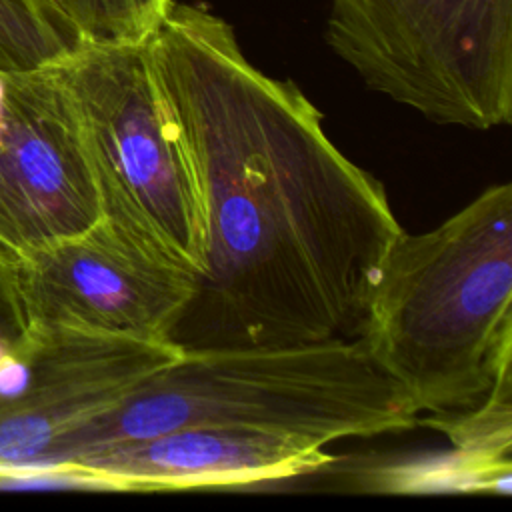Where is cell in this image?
Here are the masks:
<instances>
[{
    "mask_svg": "<svg viewBox=\"0 0 512 512\" xmlns=\"http://www.w3.org/2000/svg\"><path fill=\"white\" fill-rule=\"evenodd\" d=\"M326 40L370 90L436 124L512 120V0H332Z\"/></svg>",
    "mask_w": 512,
    "mask_h": 512,
    "instance_id": "obj_5",
    "label": "cell"
},
{
    "mask_svg": "<svg viewBox=\"0 0 512 512\" xmlns=\"http://www.w3.org/2000/svg\"><path fill=\"white\" fill-rule=\"evenodd\" d=\"M358 340L418 414L480 402L512 366V186L494 184L380 266Z\"/></svg>",
    "mask_w": 512,
    "mask_h": 512,
    "instance_id": "obj_3",
    "label": "cell"
},
{
    "mask_svg": "<svg viewBox=\"0 0 512 512\" xmlns=\"http://www.w3.org/2000/svg\"><path fill=\"white\" fill-rule=\"evenodd\" d=\"M336 460L324 446L300 438L184 426L86 450L54 478L112 490L244 486L312 474Z\"/></svg>",
    "mask_w": 512,
    "mask_h": 512,
    "instance_id": "obj_9",
    "label": "cell"
},
{
    "mask_svg": "<svg viewBox=\"0 0 512 512\" xmlns=\"http://www.w3.org/2000/svg\"><path fill=\"white\" fill-rule=\"evenodd\" d=\"M74 48L144 42L170 0H32Z\"/></svg>",
    "mask_w": 512,
    "mask_h": 512,
    "instance_id": "obj_10",
    "label": "cell"
},
{
    "mask_svg": "<svg viewBox=\"0 0 512 512\" xmlns=\"http://www.w3.org/2000/svg\"><path fill=\"white\" fill-rule=\"evenodd\" d=\"M180 354L170 342L28 328L0 360V486L34 472L64 434Z\"/></svg>",
    "mask_w": 512,
    "mask_h": 512,
    "instance_id": "obj_7",
    "label": "cell"
},
{
    "mask_svg": "<svg viewBox=\"0 0 512 512\" xmlns=\"http://www.w3.org/2000/svg\"><path fill=\"white\" fill-rule=\"evenodd\" d=\"M418 426L446 434L452 450L472 460L512 464V366L500 372L480 402L462 410L418 416Z\"/></svg>",
    "mask_w": 512,
    "mask_h": 512,
    "instance_id": "obj_11",
    "label": "cell"
},
{
    "mask_svg": "<svg viewBox=\"0 0 512 512\" xmlns=\"http://www.w3.org/2000/svg\"><path fill=\"white\" fill-rule=\"evenodd\" d=\"M28 328L170 342L198 276L100 218L12 262Z\"/></svg>",
    "mask_w": 512,
    "mask_h": 512,
    "instance_id": "obj_6",
    "label": "cell"
},
{
    "mask_svg": "<svg viewBox=\"0 0 512 512\" xmlns=\"http://www.w3.org/2000/svg\"><path fill=\"white\" fill-rule=\"evenodd\" d=\"M404 388L358 338L188 350L116 404L64 434L28 478H54L74 456L120 440L184 426L290 436L326 446L340 438L396 434L418 426Z\"/></svg>",
    "mask_w": 512,
    "mask_h": 512,
    "instance_id": "obj_2",
    "label": "cell"
},
{
    "mask_svg": "<svg viewBox=\"0 0 512 512\" xmlns=\"http://www.w3.org/2000/svg\"><path fill=\"white\" fill-rule=\"evenodd\" d=\"M26 332L28 324L16 288L14 266L0 256V360L24 340Z\"/></svg>",
    "mask_w": 512,
    "mask_h": 512,
    "instance_id": "obj_13",
    "label": "cell"
},
{
    "mask_svg": "<svg viewBox=\"0 0 512 512\" xmlns=\"http://www.w3.org/2000/svg\"><path fill=\"white\" fill-rule=\"evenodd\" d=\"M50 66L72 100L102 218L200 278V198L146 44H84Z\"/></svg>",
    "mask_w": 512,
    "mask_h": 512,
    "instance_id": "obj_4",
    "label": "cell"
},
{
    "mask_svg": "<svg viewBox=\"0 0 512 512\" xmlns=\"http://www.w3.org/2000/svg\"><path fill=\"white\" fill-rule=\"evenodd\" d=\"M144 44L204 224V270L170 344L358 338L404 232L384 186L338 150L294 82L248 62L222 18L170 0Z\"/></svg>",
    "mask_w": 512,
    "mask_h": 512,
    "instance_id": "obj_1",
    "label": "cell"
},
{
    "mask_svg": "<svg viewBox=\"0 0 512 512\" xmlns=\"http://www.w3.org/2000/svg\"><path fill=\"white\" fill-rule=\"evenodd\" d=\"M100 218L80 124L52 66L0 74V256L14 262Z\"/></svg>",
    "mask_w": 512,
    "mask_h": 512,
    "instance_id": "obj_8",
    "label": "cell"
},
{
    "mask_svg": "<svg viewBox=\"0 0 512 512\" xmlns=\"http://www.w3.org/2000/svg\"><path fill=\"white\" fill-rule=\"evenodd\" d=\"M70 50L30 0H0V74L44 68Z\"/></svg>",
    "mask_w": 512,
    "mask_h": 512,
    "instance_id": "obj_12",
    "label": "cell"
}]
</instances>
